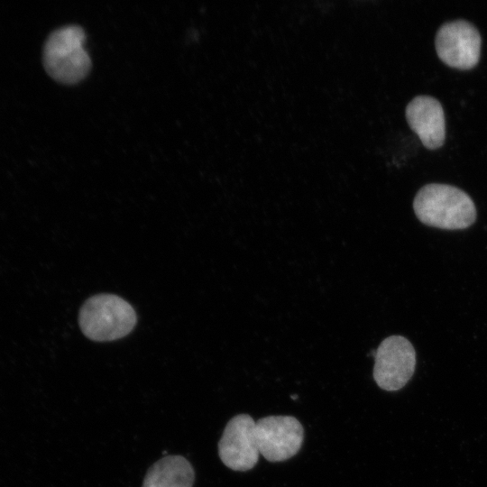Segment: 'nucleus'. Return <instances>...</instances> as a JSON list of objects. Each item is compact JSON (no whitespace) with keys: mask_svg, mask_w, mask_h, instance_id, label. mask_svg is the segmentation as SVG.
Listing matches in <instances>:
<instances>
[{"mask_svg":"<svg viewBox=\"0 0 487 487\" xmlns=\"http://www.w3.org/2000/svg\"><path fill=\"white\" fill-rule=\"evenodd\" d=\"M413 208L420 222L441 229H464L476 219L475 205L470 196L447 184L422 187L415 196Z\"/></svg>","mask_w":487,"mask_h":487,"instance_id":"1","label":"nucleus"},{"mask_svg":"<svg viewBox=\"0 0 487 487\" xmlns=\"http://www.w3.org/2000/svg\"><path fill=\"white\" fill-rule=\"evenodd\" d=\"M136 322L133 308L124 299L112 294L89 298L78 315L83 334L97 342L113 341L127 335Z\"/></svg>","mask_w":487,"mask_h":487,"instance_id":"2","label":"nucleus"},{"mask_svg":"<svg viewBox=\"0 0 487 487\" xmlns=\"http://www.w3.org/2000/svg\"><path fill=\"white\" fill-rule=\"evenodd\" d=\"M85 37L78 25H66L50 34L43 49V64L52 78L74 84L87 76L91 61L84 49Z\"/></svg>","mask_w":487,"mask_h":487,"instance_id":"3","label":"nucleus"},{"mask_svg":"<svg viewBox=\"0 0 487 487\" xmlns=\"http://www.w3.org/2000/svg\"><path fill=\"white\" fill-rule=\"evenodd\" d=\"M373 379L387 391L403 388L411 379L416 367V352L404 336L391 335L382 340L375 350Z\"/></svg>","mask_w":487,"mask_h":487,"instance_id":"4","label":"nucleus"},{"mask_svg":"<svg viewBox=\"0 0 487 487\" xmlns=\"http://www.w3.org/2000/svg\"><path fill=\"white\" fill-rule=\"evenodd\" d=\"M481 35L476 27L465 20L444 23L435 40L439 59L447 66L470 69L477 65L481 55Z\"/></svg>","mask_w":487,"mask_h":487,"instance_id":"5","label":"nucleus"},{"mask_svg":"<svg viewBox=\"0 0 487 487\" xmlns=\"http://www.w3.org/2000/svg\"><path fill=\"white\" fill-rule=\"evenodd\" d=\"M260 455L270 462H281L294 456L300 449L304 429L291 416H268L255 425Z\"/></svg>","mask_w":487,"mask_h":487,"instance_id":"6","label":"nucleus"},{"mask_svg":"<svg viewBox=\"0 0 487 487\" xmlns=\"http://www.w3.org/2000/svg\"><path fill=\"white\" fill-rule=\"evenodd\" d=\"M255 425L248 414L236 415L227 422L218 442V455L225 466L244 472L256 465L260 453Z\"/></svg>","mask_w":487,"mask_h":487,"instance_id":"7","label":"nucleus"},{"mask_svg":"<svg viewBox=\"0 0 487 487\" xmlns=\"http://www.w3.org/2000/svg\"><path fill=\"white\" fill-rule=\"evenodd\" d=\"M406 118L426 148L435 150L444 144L445 114L437 99L429 96L414 97L407 106Z\"/></svg>","mask_w":487,"mask_h":487,"instance_id":"8","label":"nucleus"},{"mask_svg":"<svg viewBox=\"0 0 487 487\" xmlns=\"http://www.w3.org/2000/svg\"><path fill=\"white\" fill-rule=\"evenodd\" d=\"M195 473L190 463L181 455H167L148 470L142 487H192Z\"/></svg>","mask_w":487,"mask_h":487,"instance_id":"9","label":"nucleus"}]
</instances>
